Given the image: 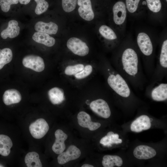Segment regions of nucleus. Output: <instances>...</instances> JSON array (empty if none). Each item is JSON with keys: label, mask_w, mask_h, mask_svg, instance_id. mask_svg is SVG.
I'll return each mask as SVG.
<instances>
[{"label": "nucleus", "mask_w": 167, "mask_h": 167, "mask_svg": "<svg viewBox=\"0 0 167 167\" xmlns=\"http://www.w3.org/2000/svg\"><path fill=\"white\" fill-rule=\"evenodd\" d=\"M116 48L113 61L114 69L134 88L143 90L148 80L136 45L125 42L120 43Z\"/></svg>", "instance_id": "obj_1"}, {"label": "nucleus", "mask_w": 167, "mask_h": 167, "mask_svg": "<svg viewBox=\"0 0 167 167\" xmlns=\"http://www.w3.org/2000/svg\"><path fill=\"white\" fill-rule=\"evenodd\" d=\"M107 71V83L116 96L123 99H129L133 96L134 93L130 84L121 75L111 66L108 67Z\"/></svg>", "instance_id": "obj_2"}, {"label": "nucleus", "mask_w": 167, "mask_h": 167, "mask_svg": "<svg viewBox=\"0 0 167 167\" xmlns=\"http://www.w3.org/2000/svg\"><path fill=\"white\" fill-rule=\"evenodd\" d=\"M167 74V40L161 44L156 65L149 84L161 82Z\"/></svg>", "instance_id": "obj_3"}, {"label": "nucleus", "mask_w": 167, "mask_h": 167, "mask_svg": "<svg viewBox=\"0 0 167 167\" xmlns=\"http://www.w3.org/2000/svg\"><path fill=\"white\" fill-rule=\"evenodd\" d=\"M145 92L155 101H166L167 99V84L160 82L153 84H149Z\"/></svg>", "instance_id": "obj_4"}, {"label": "nucleus", "mask_w": 167, "mask_h": 167, "mask_svg": "<svg viewBox=\"0 0 167 167\" xmlns=\"http://www.w3.org/2000/svg\"><path fill=\"white\" fill-rule=\"evenodd\" d=\"M113 20L118 29L122 28L125 23L127 10L125 4L122 1L116 2L113 7Z\"/></svg>", "instance_id": "obj_5"}, {"label": "nucleus", "mask_w": 167, "mask_h": 167, "mask_svg": "<svg viewBox=\"0 0 167 167\" xmlns=\"http://www.w3.org/2000/svg\"><path fill=\"white\" fill-rule=\"evenodd\" d=\"M68 48L73 53L80 56H84L89 52V49L86 44L79 38L72 37L66 43Z\"/></svg>", "instance_id": "obj_6"}, {"label": "nucleus", "mask_w": 167, "mask_h": 167, "mask_svg": "<svg viewBox=\"0 0 167 167\" xmlns=\"http://www.w3.org/2000/svg\"><path fill=\"white\" fill-rule=\"evenodd\" d=\"M29 129L31 135L33 138L40 139L47 133L49 127L46 121L44 119L41 118L31 123Z\"/></svg>", "instance_id": "obj_7"}, {"label": "nucleus", "mask_w": 167, "mask_h": 167, "mask_svg": "<svg viewBox=\"0 0 167 167\" xmlns=\"http://www.w3.org/2000/svg\"><path fill=\"white\" fill-rule=\"evenodd\" d=\"M23 66L37 72H41L45 69V65L43 59L40 56L28 55L25 56L22 61Z\"/></svg>", "instance_id": "obj_8"}, {"label": "nucleus", "mask_w": 167, "mask_h": 167, "mask_svg": "<svg viewBox=\"0 0 167 167\" xmlns=\"http://www.w3.org/2000/svg\"><path fill=\"white\" fill-rule=\"evenodd\" d=\"M91 109L98 116L105 118H109L111 112L107 102L99 98L92 101L90 104Z\"/></svg>", "instance_id": "obj_9"}, {"label": "nucleus", "mask_w": 167, "mask_h": 167, "mask_svg": "<svg viewBox=\"0 0 167 167\" xmlns=\"http://www.w3.org/2000/svg\"><path fill=\"white\" fill-rule=\"evenodd\" d=\"M79 149L74 145H70L65 152H63L57 157L58 163L61 165L65 164L68 161L77 159L80 156Z\"/></svg>", "instance_id": "obj_10"}, {"label": "nucleus", "mask_w": 167, "mask_h": 167, "mask_svg": "<svg viewBox=\"0 0 167 167\" xmlns=\"http://www.w3.org/2000/svg\"><path fill=\"white\" fill-rule=\"evenodd\" d=\"M79 7L78 11L79 15L83 19L88 21L92 20L94 17L91 0H78Z\"/></svg>", "instance_id": "obj_11"}, {"label": "nucleus", "mask_w": 167, "mask_h": 167, "mask_svg": "<svg viewBox=\"0 0 167 167\" xmlns=\"http://www.w3.org/2000/svg\"><path fill=\"white\" fill-rule=\"evenodd\" d=\"M151 125L149 117L146 115H142L132 122L130 128L132 131L138 133L149 129Z\"/></svg>", "instance_id": "obj_12"}, {"label": "nucleus", "mask_w": 167, "mask_h": 167, "mask_svg": "<svg viewBox=\"0 0 167 167\" xmlns=\"http://www.w3.org/2000/svg\"><path fill=\"white\" fill-rule=\"evenodd\" d=\"M78 122L80 126L88 128L90 131H95L101 126L99 122L92 121L90 115L85 112L82 111L78 114Z\"/></svg>", "instance_id": "obj_13"}, {"label": "nucleus", "mask_w": 167, "mask_h": 167, "mask_svg": "<svg viewBox=\"0 0 167 167\" xmlns=\"http://www.w3.org/2000/svg\"><path fill=\"white\" fill-rule=\"evenodd\" d=\"M55 140L52 149L55 153L59 154L65 150L66 146L64 142L68 137L67 135L60 130H57L55 132Z\"/></svg>", "instance_id": "obj_14"}, {"label": "nucleus", "mask_w": 167, "mask_h": 167, "mask_svg": "<svg viewBox=\"0 0 167 167\" xmlns=\"http://www.w3.org/2000/svg\"><path fill=\"white\" fill-rule=\"evenodd\" d=\"M135 158L139 159H148L154 157L156 154L155 150L147 145H140L136 147L133 151Z\"/></svg>", "instance_id": "obj_15"}, {"label": "nucleus", "mask_w": 167, "mask_h": 167, "mask_svg": "<svg viewBox=\"0 0 167 167\" xmlns=\"http://www.w3.org/2000/svg\"><path fill=\"white\" fill-rule=\"evenodd\" d=\"M34 28L37 32L52 35L57 33L58 26L56 24L51 21L47 23L39 21L36 23Z\"/></svg>", "instance_id": "obj_16"}, {"label": "nucleus", "mask_w": 167, "mask_h": 167, "mask_svg": "<svg viewBox=\"0 0 167 167\" xmlns=\"http://www.w3.org/2000/svg\"><path fill=\"white\" fill-rule=\"evenodd\" d=\"M20 30L18 22L15 20H11L8 22L7 28L1 32L0 35L3 39L7 37L13 38L19 35Z\"/></svg>", "instance_id": "obj_17"}, {"label": "nucleus", "mask_w": 167, "mask_h": 167, "mask_svg": "<svg viewBox=\"0 0 167 167\" xmlns=\"http://www.w3.org/2000/svg\"><path fill=\"white\" fill-rule=\"evenodd\" d=\"M22 99L21 95L17 89L11 88L7 90L2 97L3 102L7 105L19 102Z\"/></svg>", "instance_id": "obj_18"}, {"label": "nucleus", "mask_w": 167, "mask_h": 167, "mask_svg": "<svg viewBox=\"0 0 167 167\" xmlns=\"http://www.w3.org/2000/svg\"><path fill=\"white\" fill-rule=\"evenodd\" d=\"M48 94L50 101L54 105L59 104L65 100L63 91L58 87H55L50 89Z\"/></svg>", "instance_id": "obj_19"}, {"label": "nucleus", "mask_w": 167, "mask_h": 167, "mask_svg": "<svg viewBox=\"0 0 167 167\" xmlns=\"http://www.w3.org/2000/svg\"><path fill=\"white\" fill-rule=\"evenodd\" d=\"M33 40L37 43L41 44L48 46L51 47L55 43V39L49 34L44 33L36 32L32 36Z\"/></svg>", "instance_id": "obj_20"}, {"label": "nucleus", "mask_w": 167, "mask_h": 167, "mask_svg": "<svg viewBox=\"0 0 167 167\" xmlns=\"http://www.w3.org/2000/svg\"><path fill=\"white\" fill-rule=\"evenodd\" d=\"M99 32L101 35L105 39L115 41L118 45L120 44L116 33L109 26L105 25H101L99 28Z\"/></svg>", "instance_id": "obj_21"}, {"label": "nucleus", "mask_w": 167, "mask_h": 167, "mask_svg": "<svg viewBox=\"0 0 167 167\" xmlns=\"http://www.w3.org/2000/svg\"><path fill=\"white\" fill-rule=\"evenodd\" d=\"M13 146L12 142L8 136L0 135V154L7 156L10 153L11 149Z\"/></svg>", "instance_id": "obj_22"}, {"label": "nucleus", "mask_w": 167, "mask_h": 167, "mask_svg": "<svg viewBox=\"0 0 167 167\" xmlns=\"http://www.w3.org/2000/svg\"><path fill=\"white\" fill-rule=\"evenodd\" d=\"M123 163L122 159L116 155H105L103 158L102 164L104 167H120Z\"/></svg>", "instance_id": "obj_23"}, {"label": "nucleus", "mask_w": 167, "mask_h": 167, "mask_svg": "<svg viewBox=\"0 0 167 167\" xmlns=\"http://www.w3.org/2000/svg\"><path fill=\"white\" fill-rule=\"evenodd\" d=\"M24 161L28 167H42V163L38 153L35 152H30L26 155Z\"/></svg>", "instance_id": "obj_24"}, {"label": "nucleus", "mask_w": 167, "mask_h": 167, "mask_svg": "<svg viewBox=\"0 0 167 167\" xmlns=\"http://www.w3.org/2000/svg\"><path fill=\"white\" fill-rule=\"evenodd\" d=\"M122 142V140L118 138L111 131L108 132L107 135L102 138L100 141V143L108 147L111 146L112 144H118Z\"/></svg>", "instance_id": "obj_25"}, {"label": "nucleus", "mask_w": 167, "mask_h": 167, "mask_svg": "<svg viewBox=\"0 0 167 167\" xmlns=\"http://www.w3.org/2000/svg\"><path fill=\"white\" fill-rule=\"evenodd\" d=\"M13 58V53L9 48H5L0 51V70L10 63Z\"/></svg>", "instance_id": "obj_26"}, {"label": "nucleus", "mask_w": 167, "mask_h": 167, "mask_svg": "<svg viewBox=\"0 0 167 167\" xmlns=\"http://www.w3.org/2000/svg\"><path fill=\"white\" fill-rule=\"evenodd\" d=\"M149 9L154 14L161 11L162 5L160 0H146Z\"/></svg>", "instance_id": "obj_27"}, {"label": "nucleus", "mask_w": 167, "mask_h": 167, "mask_svg": "<svg viewBox=\"0 0 167 167\" xmlns=\"http://www.w3.org/2000/svg\"><path fill=\"white\" fill-rule=\"evenodd\" d=\"M84 66L82 64H78L74 65H70L65 68V74L68 75H75L84 69Z\"/></svg>", "instance_id": "obj_28"}, {"label": "nucleus", "mask_w": 167, "mask_h": 167, "mask_svg": "<svg viewBox=\"0 0 167 167\" xmlns=\"http://www.w3.org/2000/svg\"><path fill=\"white\" fill-rule=\"evenodd\" d=\"M36 3L35 12L37 15H41L45 12L49 7V4L45 0H34Z\"/></svg>", "instance_id": "obj_29"}, {"label": "nucleus", "mask_w": 167, "mask_h": 167, "mask_svg": "<svg viewBox=\"0 0 167 167\" xmlns=\"http://www.w3.org/2000/svg\"><path fill=\"white\" fill-rule=\"evenodd\" d=\"M78 0H62V6L63 10L70 12L75 8Z\"/></svg>", "instance_id": "obj_30"}, {"label": "nucleus", "mask_w": 167, "mask_h": 167, "mask_svg": "<svg viewBox=\"0 0 167 167\" xmlns=\"http://www.w3.org/2000/svg\"><path fill=\"white\" fill-rule=\"evenodd\" d=\"M140 0H126V9L131 14H135L138 7Z\"/></svg>", "instance_id": "obj_31"}, {"label": "nucleus", "mask_w": 167, "mask_h": 167, "mask_svg": "<svg viewBox=\"0 0 167 167\" xmlns=\"http://www.w3.org/2000/svg\"><path fill=\"white\" fill-rule=\"evenodd\" d=\"M92 70L93 68L92 66L87 65L84 67L81 71L75 75V76L77 79H84L90 75Z\"/></svg>", "instance_id": "obj_32"}, {"label": "nucleus", "mask_w": 167, "mask_h": 167, "mask_svg": "<svg viewBox=\"0 0 167 167\" xmlns=\"http://www.w3.org/2000/svg\"><path fill=\"white\" fill-rule=\"evenodd\" d=\"M18 0H0V6L1 10L4 12H7L10 10L11 6L18 3Z\"/></svg>", "instance_id": "obj_33"}, {"label": "nucleus", "mask_w": 167, "mask_h": 167, "mask_svg": "<svg viewBox=\"0 0 167 167\" xmlns=\"http://www.w3.org/2000/svg\"><path fill=\"white\" fill-rule=\"evenodd\" d=\"M20 4L26 5L28 4L31 0H18Z\"/></svg>", "instance_id": "obj_34"}, {"label": "nucleus", "mask_w": 167, "mask_h": 167, "mask_svg": "<svg viewBox=\"0 0 167 167\" xmlns=\"http://www.w3.org/2000/svg\"><path fill=\"white\" fill-rule=\"evenodd\" d=\"M94 166L92 165L88 164H84L81 167H93Z\"/></svg>", "instance_id": "obj_35"}, {"label": "nucleus", "mask_w": 167, "mask_h": 167, "mask_svg": "<svg viewBox=\"0 0 167 167\" xmlns=\"http://www.w3.org/2000/svg\"><path fill=\"white\" fill-rule=\"evenodd\" d=\"M0 167H2V166L1 165H0Z\"/></svg>", "instance_id": "obj_36"}, {"label": "nucleus", "mask_w": 167, "mask_h": 167, "mask_svg": "<svg viewBox=\"0 0 167 167\" xmlns=\"http://www.w3.org/2000/svg\"><path fill=\"white\" fill-rule=\"evenodd\" d=\"M166 2H167V0H165Z\"/></svg>", "instance_id": "obj_37"}]
</instances>
